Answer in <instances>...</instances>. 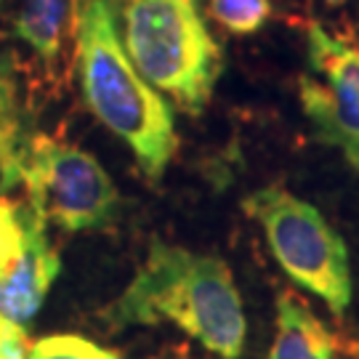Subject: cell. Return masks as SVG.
<instances>
[{"label":"cell","instance_id":"obj_5","mask_svg":"<svg viewBox=\"0 0 359 359\" xmlns=\"http://www.w3.org/2000/svg\"><path fill=\"white\" fill-rule=\"evenodd\" d=\"M25 187L27 205L65 231H99L117 221V187L102 163L75 144L38 133Z\"/></svg>","mask_w":359,"mask_h":359},{"label":"cell","instance_id":"obj_9","mask_svg":"<svg viewBox=\"0 0 359 359\" xmlns=\"http://www.w3.org/2000/svg\"><path fill=\"white\" fill-rule=\"evenodd\" d=\"M341 341L311 311L304 295L285 287L277 293V333L269 359H335Z\"/></svg>","mask_w":359,"mask_h":359},{"label":"cell","instance_id":"obj_13","mask_svg":"<svg viewBox=\"0 0 359 359\" xmlns=\"http://www.w3.org/2000/svg\"><path fill=\"white\" fill-rule=\"evenodd\" d=\"M25 245V221H22V203L0 197V280L8 274L13 261Z\"/></svg>","mask_w":359,"mask_h":359},{"label":"cell","instance_id":"obj_14","mask_svg":"<svg viewBox=\"0 0 359 359\" xmlns=\"http://www.w3.org/2000/svg\"><path fill=\"white\" fill-rule=\"evenodd\" d=\"M32 341L22 325L0 317V359H27Z\"/></svg>","mask_w":359,"mask_h":359},{"label":"cell","instance_id":"obj_1","mask_svg":"<svg viewBox=\"0 0 359 359\" xmlns=\"http://www.w3.org/2000/svg\"><path fill=\"white\" fill-rule=\"evenodd\" d=\"M99 317L112 333L170 322L221 359L243 357L248 338L243 295L229 264L163 240L149 245L133 280Z\"/></svg>","mask_w":359,"mask_h":359},{"label":"cell","instance_id":"obj_8","mask_svg":"<svg viewBox=\"0 0 359 359\" xmlns=\"http://www.w3.org/2000/svg\"><path fill=\"white\" fill-rule=\"evenodd\" d=\"M38 130L19 83L13 53L0 51V197L25 184Z\"/></svg>","mask_w":359,"mask_h":359},{"label":"cell","instance_id":"obj_3","mask_svg":"<svg viewBox=\"0 0 359 359\" xmlns=\"http://www.w3.org/2000/svg\"><path fill=\"white\" fill-rule=\"evenodd\" d=\"M126 53L152 88L187 115L210 104L224 53L205 27L200 0H133L126 8Z\"/></svg>","mask_w":359,"mask_h":359},{"label":"cell","instance_id":"obj_11","mask_svg":"<svg viewBox=\"0 0 359 359\" xmlns=\"http://www.w3.org/2000/svg\"><path fill=\"white\" fill-rule=\"evenodd\" d=\"M208 13L231 35H253L271 16L269 0H208Z\"/></svg>","mask_w":359,"mask_h":359},{"label":"cell","instance_id":"obj_12","mask_svg":"<svg viewBox=\"0 0 359 359\" xmlns=\"http://www.w3.org/2000/svg\"><path fill=\"white\" fill-rule=\"evenodd\" d=\"M27 359H123V354L115 348L99 346L96 341H88L83 335L62 333L35 341Z\"/></svg>","mask_w":359,"mask_h":359},{"label":"cell","instance_id":"obj_4","mask_svg":"<svg viewBox=\"0 0 359 359\" xmlns=\"http://www.w3.org/2000/svg\"><path fill=\"white\" fill-rule=\"evenodd\" d=\"M243 210L266 234L271 256L298 287L322 298L335 317L351 304V264L344 237L317 208L280 184L250 192Z\"/></svg>","mask_w":359,"mask_h":359},{"label":"cell","instance_id":"obj_2","mask_svg":"<svg viewBox=\"0 0 359 359\" xmlns=\"http://www.w3.org/2000/svg\"><path fill=\"white\" fill-rule=\"evenodd\" d=\"M77 72L93 117L128 144L144 179L160 184L179 149L173 112L128 59L109 0L80 6Z\"/></svg>","mask_w":359,"mask_h":359},{"label":"cell","instance_id":"obj_10","mask_svg":"<svg viewBox=\"0 0 359 359\" xmlns=\"http://www.w3.org/2000/svg\"><path fill=\"white\" fill-rule=\"evenodd\" d=\"M77 0H19L13 13V35L27 43L35 56L53 65L77 27Z\"/></svg>","mask_w":359,"mask_h":359},{"label":"cell","instance_id":"obj_15","mask_svg":"<svg viewBox=\"0 0 359 359\" xmlns=\"http://www.w3.org/2000/svg\"><path fill=\"white\" fill-rule=\"evenodd\" d=\"M311 3L320 8H327V11H335V8H344L348 0H311Z\"/></svg>","mask_w":359,"mask_h":359},{"label":"cell","instance_id":"obj_6","mask_svg":"<svg viewBox=\"0 0 359 359\" xmlns=\"http://www.w3.org/2000/svg\"><path fill=\"white\" fill-rule=\"evenodd\" d=\"M306 48V72L298 75L301 109L314 139L341 149L359 170V46L309 22Z\"/></svg>","mask_w":359,"mask_h":359},{"label":"cell","instance_id":"obj_7","mask_svg":"<svg viewBox=\"0 0 359 359\" xmlns=\"http://www.w3.org/2000/svg\"><path fill=\"white\" fill-rule=\"evenodd\" d=\"M22 253L13 261L8 274L0 280V317L27 327L46 304V295L62 271V258L48 240V221L27 203H22Z\"/></svg>","mask_w":359,"mask_h":359}]
</instances>
